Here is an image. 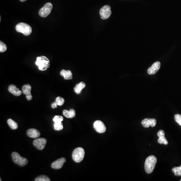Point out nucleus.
Returning a JSON list of instances; mask_svg holds the SVG:
<instances>
[{"instance_id": "f257e3e1", "label": "nucleus", "mask_w": 181, "mask_h": 181, "mask_svg": "<svg viewBox=\"0 0 181 181\" xmlns=\"http://www.w3.org/2000/svg\"><path fill=\"white\" fill-rule=\"evenodd\" d=\"M35 64L40 71H44L49 68L50 66V61L45 56H41L37 57Z\"/></svg>"}, {"instance_id": "f03ea898", "label": "nucleus", "mask_w": 181, "mask_h": 181, "mask_svg": "<svg viewBox=\"0 0 181 181\" xmlns=\"http://www.w3.org/2000/svg\"><path fill=\"white\" fill-rule=\"evenodd\" d=\"M157 162V158L154 155H150L146 158L144 164L145 172L148 174L151 173L155 168Z\"/></svg>"}, {"instance_id": "7ed1b4c3", "label": "nucleus", "mask_w": 181, "mask_h": 181, "mask_svg": "<svg viewBox=\"0 0 181 181\" xmlns=\"http://www.w3.org/2000/svg\"><path fill=\"white\" fill-rule=\"evenodd\" d=\"M16 30L19 33L23 34L26 36H29L32 33V28L30 25L25 23H20L16 26Z\"/></svg>"}, {"instance_id": "20e7f679", "label": "nucleus", "mask_w": 181, "mask_h": 181, "mask_svg": "<svg viewBox=\"0 0 181 181\" xmlns=\"http://www.w3.org/2000/svg\"><path fill=\"white\" fill-rule=\"evenodd\" d=\"M85 150L82 148H77L74 149L72 154L73 160L76 163H80L84 159Z\"/></svg>"}, {"instance_id": "39448f33", "label": "nucleus", "mask_w": 181, "mask_h": 181, "mask_svg": "<svg viewBox=\"0 0 181 181\" xmlns=\"http://www.w3.org/2000/svg\"><path fill=\"white\" fill-rule=\"evenodd\" d=\"M12 158L13 162L21 167H24L28 164L27 159L21 157L19 154L16 152L12 153Z\"/></svg>"}, {"instance_id": "423d86ee", "label": "nucleus", "mask_w": 181, "mask_h": 181, "mask_svg": "<svg viewBox=\"0 0 181 181\" xmlns=\"http://www.w3.org/2000/svg\"><path fill=\"white\" fill-rule=\"evenodd\" d=\"M53 8V5L51 3H47L41 8L39 11V15L40 17L45 18L47 17L51 12Z\"/></svg>"}, {"instance_id": "0eeeda50", "label": "nucleus", "mask_w": 181, "mask_h": 181, "mask_svg": "<svg viewBox=\"0 0 181 181\" xmlns=\"http://www.w3.org/2000/svg\"><path fill=\"white\" fill-rule=\"evenodd\" d=\"M111 7L109 5L104 6L100 11V15L101 16V19L103 20L108 19L111 15Z\"/></svg>"}, {"instance_id": "6e6552de", "label": "nucleus", "mask_w": 181, "mask_h": 181, "mask_svg": "<svg viewBox=\"0 0 181 181\" xmlns=\"http://www.w3.org/2000/svg\"><path fill=\"white\" fill-rule=\"evenodd\" d=\"M63 120V118L61 116H56L53 118V121H54V130L57 131L61 130L63 129V125L61 122Z\"/></svg>"}, {"instance_id": "1a4fd4ad", "label": "nucleus", "mask_w": 181, "mask_h": 181, "mask_svg": "<svg viewBox=\"0 0 181 181\" xmlns=\"http://www.w3.org/2000/svg\"><path fill=\"white\" fill-rule=\"evenodd\" d=\"M46 142V139L44 138H37L34 140L33 145L38 149L42 150L45 148Z\"/></svg>"}, {"instance_id": "9d476101", "label": "nucleus", "mask_w": 181, "mask_h": 181, "mask_svg": "<svg viewBox=\"0 0 181 181\" xmlns=\"http://www.w3.org/2000/svg\"><path fill=\"white\" fill-rule=\"evenodd\" d=\"M94 128L97 132L100 133H104L106 130L105 124L101 121L97 120L94 123Z\"/></svg>"}, {"instance_id": "9b49d317", "label": "nucleus", "mask_w": 181, "mask_h": 181, "mask_svg": "<svg viewBox=\"0 0 181 181\" xmlns=\"http://www.w3.org/2000/svg\"><path fill=\"white\" fill-rule=\"evenodd\" d=\"M22 92L25 95L27 100L30 101L32 99V96L31 95V86L29 84H26L22 87Z\"/></svg>"}, {"instance_id": "f8f14e48", "label": "nucleus", "mask_w": 181, "mask_h": 181, "mask_svg": "<svg viewBox=\"0 0 181 181\" xmlns=\"http://www.w3.org/2000/svg\"><path fill=\"white\" fill-rule=\"evenodd\" d=\"M66 162V159L65 158H60L59 159L52 163L51 168L54 169H60L63 167V164Z\"/></svg>"}, {"instance_id": "ddd939ff", "label": "nucleus", "mask_w": 181, "mask_h": 181, "mask_svg": "<svg viewBox=\"0 0 181 181\" xmlns=\"http://www.w3.org/2000/svg\"><path fill=\"white\" fill-rule=\"evenodd\" d=\"M143 126L145 128H148L149 126L154 127L157 124V120L155 119H149L146 118L144 119L141 122Z\"/></svg>"}, {"instance_id": "4468645a", "label": "nucleus", "mask_w": 181, "mask_h": 181, "mask_svg": "<svg viewBox=\"0 0 181 181\" xmlns=\"http://www.w3.org/2000/svg\"><path fill=\"white\" fill-rule=\"evenodd\" d=\"M160 67V63L159 61H156L150 66L148 70L149 75H154L158 72Z\"/></svg>"}, {"instance_id": "2eb2a0df", "label": "nucleus", "mask_w": 181, "mask_h": 181, "mask_svg": "<svg viewBox=\"0 0 181 181\" xmlns=\"http://www.w3.org/2000/svg\"><path fill=\"white\" fill-rule=\"evenodd\" d=\"M27 135L29 137L36 139L40 136V133L39 131L36 129L30 128L27 130Z\"/></svg>"}, {"instance_id": "dca6fc26", "label": "nucleus", "mask_w": 181, "mask_h": 181, "mask_svg": "<svg viewBox=\"0 0 181 181\" xmlns=\"http://www.w3.org/2000/svg\"><path fill=\"white\" fill-rule=\"evenodd\" d=\"M8 90L10 93L16 96H19L22 94V91L20 90L14 85H10L8 88Z\"/></svg>"}, {"instance_id": "f3484780", "label": "nucleus", "mask_w": 181, "mask_h": 181, "mask_svg": "<svg viewBox=\"0 0 181 181\" xmlns=\"http://www.w3.org/2000/svg\"><path fill=\"white\" fill-rule=\"evenodd\" d=\"M61 75L64 77L65 80H71L72 79V72L70 70H62L61 71Z\"/></svg>"}, {"instance_id": "a211bd4d", "label": "nucleus", "mask_w": 181, "mask_h": 181, "mask_svg": "<svg viewBox=\"0 0 181 181\" xmlns=\"http://www.w3.org/2000/svg\"><path fill=\"white\" fill-rule=\"evenodd\" d=\"M63 114L67 118H72L75 117L76 112L73 109H71L69 111L67 110H64L63 111Z\"/></svg>"}, {"instance_id": "6ab92c4d", "label": "nucleus", "mask_w": 181, "mask_h": 181, "mask_svg": "<svg viewBox=\"0 0 181 181\" xmlns=\"http://www.w3.org/2000/svg\"><path fill=\"white\" fill-rule=\"evenodd\" d=\"M85 83L81 81L76 86V87L74 88V91L77 94H80L81 93V90L85 88Z\"/></svg>"}, {"instance_id": "aec40b11", "label": "nucleus", "mask_w": 181, "mask_h": 181, "mask_svg": "<svg viewBox=\"0 0 181 181\" xmlns=\"http://www.w3.org/2000/svg\"><path fill=\"white\" fill-rule=\"evenodd\" d=\"M7 123H8L9 127H10L12 130H17V128H18V124H17L15 121L13 120L12 119H8V121H7Z\"/></svg>"}, {"instance_id": "412c9836", "label": "nucleus", "mask_w": 181, "mask_h": 181, "mask_svg": "<svg viewBox=\"0 0 181 181\" xmlns=\"http://www.w3.org/2000/svg\"><path fill=\"white\" fill-rule=\"evenodd\" d=\"M35 181H50L51 179L45 175H41L36 178L35 179Z\"/></svg>"}, {"instance_id": "4be33fe9", "label": "nucleus", "mask_w": 181, "mask_h": 181, "mask_svg": "<svg viewBox=\"0 0 181 181\" xmlns=\"http://www.w3.org/2000/svg\"><path fill=\"white\" fill-rule=\"evenodd\" d=\"M172 171L175 174V176H181V166L178 167H175L172 169Z\"/></svg>"}, {"instance_id": "5701e85b", "label": "nucleus", "mask_w": 181, "mask_h": 181, "mask_svg": "<svg viewBox=\"0 0 181 181\" xmlns=\"http://www.w3.org/2000/svg\"><path fill=\"white\" fill-rule=\"evenodd\" d=\"M56 102L58 106H62L65 103V100L61 97H57L56 100Z\"/></svg>"}, {"instance_id": "b1692460", "label": "nucleus", "mask_w": 181, "mask_h": 181, "mask_svg": "<svg viewBox=\"0 0 181 181\" xmlns=\"http://www.w3.org/2000/svg\"><path fill=\"white\" fill-rule=\"evenodd\" d=\"M158 142L159 144H164L167 145L168 144V142L167 141V139L164 136L159 137V139H158Z\"/></svg>"}, {"instance_id": "393cba45", "label": "nucleus", "mask_w": 181, "mask_h": 181, "mask_svg": "<svg viewBox=\"0 0 181 181\" xmlns=\"http://www.w3.org/2000/svg\"><path fill=\"white\" fill-rule=\"evenodd\" d=\"M7 47L6 45L3 42H0V52H4L7 51Z\"/></svg>"}, {"instance_id": "a878e982", "label": "nucleus", "mask_w": 181, "mask_h": 181, "mask_svg": "<svg viewBox=\"0 0 181 181\" xmlns=\"http://www.w3.org/2000/svg\"><path fill=\"white\" fill-rule=\"evenodd\" d=\"M175 119L176 121L181 126V115L176 114L175 116Z\"/></svg>"}, {"instance_id": "bb28decb", "label": "nucleus", "mask_w": 181, "mask_h": 181, "mask_svg": "<svg viewBox=\"0 0 181 181\" xmlns=\"http://www.w3.org/2000/svg\"><path fill=\"white\" fill-rule=\"evenodd\" d=\"M158 136L159 137L164 136V130H159V131L158 132Z\"/></svg>"}, {"instance_id": "cd10ccee", "label": "nucleus", "mask_w": 181, "mask_h": 181, "mask_svg": "<svg viewBox=\"0 0 181 181\" xmlns=\"http://www.w3.org/2000/svg\"><path fill=\"white\" fill-rule=\"evenodd\" d=\"M57 104H56V102H55L53 103L52 104H51L52 108H56L57 107Z\"/></svg>"}, {"instance_id": "c85d7f7f", "label": "nucleus", "mask_w": 181, "mask_h": 181, "mask_svg": "<svg viewBox=\"0 0 181 181\" xmlns=\"http://www.w3.org/2000/svg\"><path fill=\"white\" fill-rule=\"evenodd\" d=\"M20 1L22 2H23L26 1L27 0H20Z\"/></svg>"}, {"instance_id": "c756f323", "label": "nucleus", "mask_w": 181, "mask_h": 181, "mask_svg": "<svg viewBox=\"0 0 181 181\" xmlns=\"http://www.w3.org/2000/svg\"></svg>"}]
</instances>
